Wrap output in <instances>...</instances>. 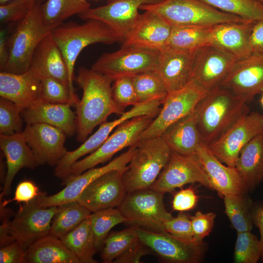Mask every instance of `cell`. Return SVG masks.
Returning a JSON list of instances; mask_svg holds the SVG:
<instances>
[{
    "label": "cell",
    "instance_id": "obj_46",
    "mask_svg": "<svg viewBox=\"0 0 263 263\" xmlns=\"http://www.w3.org/2000/svg\"><path fill=\"white\" fill-rule=\"evenodd\" d=\"M166 232L185 242L196 244L192 230L190 218L183 212L176 217H172L165 224Z\"/></svg>",
    "mask_w": 263,
    "mask_h": 263
},
{
    "label": "cell",
    "instance_id": "obj_20",
    "mask_svg": "<svg viewBox=\"0 0 263 263\" xmlns=\"http://www.w3.org/2000/svg\"><path fill=\"white\" fill-rule=\"evenodd\" d=\"M221 85L247 103L263 92V55L252 53L238 60L221 82Z\"/></svg>",
    "mask_w": 263,
    "mask_h": 263
},
{
    "label": "cell",
    "instance_id": "obj_32",
    "mask_svg": "<svg viewBox=\"0 0 263 263\" xmlns=\"http://www.w3.org/2000/svg\"><path fill=\"white\" fill-rule=\"evenodd\" d=\"M60 239L64 245L78 258L80 263L97 262L94 258L97 251L91 227V215L76 228Z\"/></svg>",
    "mask_w": 263,
    "mask_h": 263
},
{
    "label": "cell",
    "instance_id": "obj_4",
    "mask_svg": "<svg viewBox=\"0 0 263 263\" xmlns=\"http://www.w3.org/2000/svg\"><path fill=\"white\" fill-rule=\"evenodd\" d=\"M139 9L159 14L172 26L211 27L246 20L221 11L202 0H165L156 4H143Z\"/></svg>",
    "mask_w": 263,
    "mask_h": 263
},
{
    "label": "cell",
    "instance_id": "obj_36",
    "mask_svg": "<svg viewBox=\"0 0 263 263\" xmlns=\"http://www.w3.org/2000/svg\"><path fill=\"white\" fill-rule=\"evenodd\" d=\"M223 198L225 212L237 232L251 231L254 224L253 203L246 194L226 195Z\"/></svg>",
    "mask_w": 263,
    "mask_h": 263
},
{
    "label": "cell",
    "instance_id": "obj_42",
    "mask_svg": "<svg viewBox=\"0 0 263 263\" xmlns=\"http://www.w3.org/2000/svg\"><path fill=\"white\" fill-rule=\"evenodd\" d=\"M22 109L11 101L1 97L0 99V133L12 135L21 132Z\"/></svg>",
    "mask_w": 263,
    "mask_h": 263
},
{
    "label": "cell",
    "instance_id": "obj_55",
    "mask_svg": "<svg viewBox=\"0 0 263 263\" xmlns=\"http://www.w3.org/2000/svg\"><path fill=\"white\" fill-rule=\"evenodd\" d=\"M7 29L2 28L0 30V69L4 70L9 59Z\"/></svg>",
    "mask_w": 263,
    "mask_h": 263
},
{
    "label": "cell",
    "instance_id": "obj_34",
    "mask_svg": "<svg viewBox=\"0 0 263 263\" xmlns=\"http://www.w3.org/2000/svg\"><path fill=\"white\" fill-rule=\"evenodd\" d=\"M90 8L86 0H46L39 8L43 23L55 28L70 17L79 15Z\"/></svg>",
    "mask_w": 263,
    "mask_h": 263
},
{
    "label": "cell",
    "instance_id": "obj_22",
    "mask_svg": "<svg viewBox=\"0 0 263 263\" xmlns=\"http://www.w3.org/2000/svg\"><path fill=\"white\" fill-rule=\"evenodd\" d=\"M195 51L164 48L160 51L154 72L169 94L184 88L190 81Z\"/></svg>",
    "mask_w": 263,
    "mask_h": 263
},
{
    "label": "cell",
    "instance_id": "obj_33",
    "mask_svg": "<svg viewBox=\"0 0 263 263\" xmlns=\"http://www.w3.org/2000/svg\"><path fill=\"white\" fill-rule=\"evenodd\" d=\"M212 27L172 26L164 48L193 51L210 45Z\"/></svg>",
    "mask_w": 263,
    "mask_h": 263
},
{
    "label": "cell",
    "instance_id": "obj_35",
    "mask_svg": "<svg viewBox=\"0 0 263 263\" xmlns=\"http://www.w3.org/2000/svg\"><path fill=\"white\" fill-rule=\"evenodd\" d=\"M92 212L77 201L71 202L57 206L51 225L50 234L60 239L70 232Z\"/></svg>",
    "mask_w": 263,
    "mask_h": 263
},
{
    "label": "cell",
    "instance_id": "obj_11",
    "mask_svg": "<svg viewBox=\"0 0 263 263\" xmlns=\"http://www.w3.org/2000/svg\"><path fill=\"white\" fill-rule=\"evenodd\" d=\"M199 183L212 189L197 153L183 155L171 151L168 161L150 188L164 194L185 185Z\"/></svg>",
    "mask_w": 263,
    "mask_h": 263
},
{
    "label": "cell",
    "instance_id": "obj_26",
    "mask_svg": "<svg viewBox=\"0 0 263 263\" xmlns=\"http://www.w3.org/2000/svg\"><path fill=\"white\" fill-rule=\"evenodd\" d=\"M0 95L25 109L41 99V79L29 70L19 74L0 72Z\"/></svg>",
    "mask_w": 263,
    "mask_h": 263
},
{
    "label": "cell",
    "instance_id": "obj_37",
    "mask_svg": "<svg viewBox=\"0 0 263 263\" xmlns=\"http://www.w3.org/2000/svg\"><path fill=\"white\" fill-rule=\"evenodd\" d=\"M202 0L221 11L238 16L246 20L263 19V3L260 0Z\"/></svg>",
    "mask_w": 263,
    "mask_h": 263
},
{
    "label": "cell",
    "instance_id": "obj_18",
    "mask_svg": "<svg viewBox=\"0 0 263 263\" xmlns=\"http://www.w3.org/2000/svg\"><path fill=\"white\" fill-rule=\"evenodd\" d=\"M124 171L113 169L98 177L84 188L76 201L92 213L117 207L126 194L122 179Z\"/></svg>",
    "mask_w": 263,
    "mask_h": 263
},
{
    "label": "cell",
    "instance_id": "obj_14",
    "mask_svg": "<svg viewBox=\"0 0 263 263\" xmlns=\"http://www.w3.org/2000/svg\"><path fill=\"white\" fill-rule=\"evenodd\" d=\"M57 207H41L33 200L20 207L9 224V234L25 250L39 239L50 234Z\"/></svg>",
    "mask_w": 263,
    "mask_h": 263
},
{
    "label": "cell",
    "instance_id": "obj_10",
    "mask_svg": "<svg viewBox=\"0 0 263 263\" xmlns=\"http://www.w3.org/2000/svg\"><path fill=\"white\" fill-rule=\"evenodd\" d=\"M160 51L136 47H121L101 55L91 68L113 80L124 76L154 71Z\"/></svg>",
    "mask_w": 263,
    "mask_h": 263
},
{
    "label": "cell",
    "instance_id": "obj_7",
    "mask_svg": "<svg viewBox=\"0 0 263 263\" xmlns=\"http://www.w3.org/2000/svg\"><path fill=\"white\" fill-rule=\"evenodd\" d=\"M163 195L150 188L129 192L117 208L128 220L127 223L165 232V223L173 216L165 208Z\"/></svg>",
    "mask_w": 263,
    "mask_h": 263
},
{
    "label": "cell",
    "instance_id": "obj_43",
    "mask_svg": "<svg viewBox=\"0 0 263 263\" xmlns=\"http://www.w3.org/2000/svg\"><path fill=\"white\" fill-rule=\"evenodd\" d=\"M41 98L53 104H75L69 87L51 77L41 79Z\"/></svg>",
    "mask_w": 263,
    "mask_h": 263
},
{
    "label": "cell",
    "instance_id": "obj_30",
    "mask_svg": "<svg viewBox=\"0 0 263 263\" xmlns=\"http://www.w3.org/2000/svg\"><path fill=\"white\" fill-rule=\"evenodd\" d=\"M235 168L247 192L253 191L263 181V132L242 149Z\"/></svg>",
    "mask_w": 263,
    "mask_h": 263
},
{
    "label": "cell",
    "instance_id": "obj_38",
    "mask_svg": "<svg viewBox=\"0 0 263 263\" xmlns=\"http://www.w3.org/2000/svg\"><path fill=\"white\" fill-rule=\"evenodd\" d=\"M91 227L93 233L94 244L97 251L101 250L104 241L110 230L116 225L128 223L117 208H107L91 214Z\"/></svg>",
    "mask_w": 263,
    "mask_h": 263
},
{
    "label": "cell",
    "instance_id": "obj_13",
    "mask_svg": "<svg viewBox=\"0 0 263 263\" xmlns=\"http://www.w3.org/2000/svg\"><path fill=\"white\" fill-rule=\"evenodd\" d=\"M136 149L135 146L130 147L127 151L103 167H94L79 175L67 177L62 180V184L65 186L63 189L51 196L42 192L34 199V202L39 207H49L76 201L84 188L98 177L113 169L125 170Z\"/></svg>",
    "mask_w": 263,
    "mask_h": 263
},
{
    "label": "cell",
    "instance_id": "obj_6",
    "mask_svg": "<svg viewBox=\"0 0 263 263\" xmlns=\"http://www.w3.org/2000/svg\"><path fill=\"white\" fill-rule=\"evenodd\" d=\"M40 3L38 0L8 37L9 59L2 72L18 74L27 72L38 45L54 29L43 23L40 12Z\"/></svg>",
    "mask_w": 263,
    "mask_h": 263
},
{
    "label": "cell",
    "instance_id": "obj_9",
    "mask_svg": "<svg viewBox=\"0 0 263 263\" xmlns=\"http://www.w3.org/2000/svg\"><path fill=\"white\" fill-rule=\"evenodd\" d=\"M207 93L190 80L184 88L168 94L162 102L163 106L158 114L141 133L136 145L147 139L161 136L170 125L192 113Z\"/></svg>",
    "mask_w": 263,
    "mask_h": 263
},
{
    "label": "cell",
    "instance_id": "obj_25",
    "mask_svg": "<svg viewBox=\"0 0 263 263\" xmlns=\"http://www.w3.org/2000/svg\"><path fill=\"white\" fill-rule=\"evenodd\" d=\"M0 148L6 159L7 173L0 194V200L11 193V185L17 172L24 168L38 166L36 158L22 132L0 135Z\"/></svg>",
    "mask_w": 263,
    "mask_h": 263
},
{
    "label": "cell",
    "instance_id": "obj_29",
    "mask_svg": "<svg viewBox=\"0 0 263 263\" xmlns=\"http://www.w3.org/2000/svg\"><path fill=\"white\" fill-rule=\"evenodd\" d=\"M172 151L183 155L196 153L202 142L194 111L168 127L161 135Z\"/></svg>",
    "mask_w": 263,
    "mask_h": 263
},
{
    "label": "cell",
    "instance_id": "obj_53",
    "mask_svg": "<svg viewBox=\"0 0 263 263\" xmlns=\"http://www.w3.org/2000/svg\"><path fill=\"white\" fill-rule=\"evenodd\" d=\"M250 42L252 53L263 55V19L255 23Z\"/></svg>",
    "mask_w": 263,
    "mask_h": 263
},
{
    "label": "cell",
    "instance_id": "obj_58",
    "mask_svg": "<svg viewBox=\"0 0 263 263\" xmlns=\"http://www.w3.org/2000/svg\"><path fill=\"white\" fill-rule=\"evenodd\" d=\"M261 0V1H262V2L263 3V0Z\"/></svg>",
    "mask_w": 263,
    "mask_h": 263
},
{
    "label": "cell",
    "instance_id": "obj_56",
    "mask_svg": "<svg viewBox=\"0 0 263 263\" xmlns=\"http://www.w3.org/2000/svg\"><path fill=\"white\" fill-rule=\"evenodd\" d=\"M14 0H0V5L4 4H5L6 3H8L9 2L14 1Z\"/></svg>",
    "mask_w": 263,
    "mask_h": 263
},
{
    "label": "cell",
    "instance_id": "obj_39",
    "mask_svg": "<svg viewBox=\"0 0 263 263\" xmlns=\"http://www.w3.org/2000/svg\"><path fill=\"white\" fill-rule=\"evenodd\" d=\"M132 80L138 103L159 100L162 104L169 94L164 84L154 71L134 75Z\"/></svg>",
    "mask_w": 263,
    "mask_h": 263
},
{
    "label": "cell",
    "instance_id": "obj_50",
    "mask_svg": "<svg viewBox=\"0 0 263 263\" xmlns=\"http://www.w3.org/2000/svg\"><path fill=\"white\" fill-rule=\"evenodd\" d=\"M151 253L152 252L151 250L139 239L136 243L118 256L113 263H141L140 259L142 256Z\"/></svg>",
    "mask_w": 263,
    "mask_h": 263
},
{
    "label": "cell",
    "instance_id": "obj_3",
    "mask_svg": "<svg viewBox=\"0 0 263 263\" xmlns=\"http://www.w3.org/2000/svg\"><path fill=\"white\" fill-rule=\"evenodd\" d=\"M82 24L63 23L54 28L51 35L59 48L67 66L69 89L76 104L79 98L75 93L74 67L81 51L90 45L101 43L112 44L120 41L115 33L100 21L90 19Z\"/></svg>",
    "mask_w": 263,
    "mask_h": 263
},
{
    "label": "cell",
    "instance_id": "obj_40",
    "mask_svg": "<svg viewBox=\"0 0 263 263\" xmlns=\"http://www.w3.org/2000/svg\"><path fill=\"white\" fill-rule=\"evenodd\" d=\"M139 240L135 227L110 232L105 240L101 252L104 263H113L120 254Z\"/></svg>",
    "mask_w": 263,
    "mask_h": 263
},
{
    "label": "cell",
    "instance_id": "obj_21",
    "mask_svg": "<svg viewBox=\"0 0 263 263\" xmlns=\"http://www.w3.org/2000/svg\"><path fill=\"white\" fill-rule=\"evenodd\" d=\"M172 26L159 14L149 10L138 21L122 42V47H136L161 51L170 37Z\"/></svg>",
    "mask_w": 263,
    "mask_h": 263
},
{
    "label": "cell",
    "instance_id": "obj_59",
    "mask_svg": "<svg viewBox=\"0 0 263 263\" xmlns=\"http://www.w3.org/2000/svg\"><path fill=\"white\" fill-rule=\"evenodd\" d=\"M41 1L42 0H40Z\"/></svg>",
    "mask_w": 263,
    "mask_h": 263
},
{
    "label": "cell",
    "instance_id": "obj_2",
    "mask_svg": "<svg viewBox=\"0 0 263 263\" xmlns=\"http://www.w3.org/2000/svg\"><path fill=\"white\" fill-rule=\"evenodd\" d=\"M247 104L221 85L208 91L195 108L202 142L209 145L239 119L249 113Z\"/></svg>",
    "mask_w": 263,
    "mask_h": 263
},
{
    "label": "cell",
    "instance_id": "obj_5",
    "mask_svg": "<svg viewBox=\"0 0 263 263\" xmlns=\"http://www.w3.org/2000/svg\"><path fill=\"white\" fill-rule=\"evenodd\" d=\"M122 179L126 193L150 188L168 161L171 150L161 136L139 142Z\"/></svg>",
    "mask_w": 263,
    "mask_h": 263
},
{
    "label": "cell",
    "instance_id": "obj_31",
    "mask_svg": "<svg viewBox=\"0 0 263 263\" xmlns=\"http://www.w3.org/2000/svg\"><path fill=\"white\" fill-rule=\"evenodd\" d=\"M26 263H80L60 239L48 234L30 245L25 251Z\"/></svg>",
    "mask_w": 263,
    "mask_h": 263
},
{
    "label": "cell",
    "instance_id": "obj_24",
    "mask_svg": "<svg viewBox=\"0 0 263 263\" xmlns=\"http://www.w3.org/2000/svg\"><path fill=\"white\" fill-rule=\"evenodd\" d=\"M256 21L223 23L212 27L210 45L231 55L238 60L252 54L251 35Z\"/></svg>",
    "mask_w": 263,
    "mask_h": 263
},
{
    "label": "cell",
    "instance_id": "obj_51",
    "mask_svg": "<svg viewBox=\"0 0 263 263\" xmlns=\"http://www.w3.org/2000/svg\"><path fill=\"white\" fill-rule=\"evenodd\" d=\"M25 250L17 242L3 246L0 250V263H24Z\"/></svg>",
    "mask_w": 263,
    "mask_h": 263
},
{
    "label": "cell",
    "instance_id": "obj_1",
    "mask_svg": "<svg viewBox=\"0 0 263 263\" xmlns=\"http://www.w3.org/2000/svg\"><path fill=\"white\" fill-rule=\"evenodd\" d=\"M75 80L82 90L81 99L75 105L76 139L82 142L110 115H121L124 109L113 98L111 84L113 80L108 76L92 68L80 67Z\"/></svg>",
    "mask_w": 263,
    "mask_h": 263
},
{
    "label": "cell",
    "instance_id": "obj_44",
    "mask_svg": "<svg viewBox=\"0 0 263 263\" xmlns=\"http://www.w3.org/2000/svg\"><path fill=\"white\" fill-rule=\"evenodd\" d=\"M112 86L113 98L115 103L123 109L129 106L138 104L132 76H124L113 80Z\"/></svg>",
    "mask_w": 263,
    "mask_h": 263
},
{
    "label": "cell",
    "instance_id": "obj_17",
    "mask_svg": "<svg viewBox=\"0 0 263 263\" xmlns=\"http://www.w3.org/2000/svg\"><path fill=\"white\" fill-rule=\"evenodd\" d=\"M237 60L215 46L201 47L194 52L190 80L208 92L220 84Z\"/></svg>",
    "mask_w": 263,
    "mask_h": 263
},
{
    "label": "cell",
    "instance_id": "obj_48",
    "mask_svg": "<svg viewBox=\"0 0 263 263\" xmlns=\"http://www.w3.org/2000/svg\"><path fill=\"white\" fill-rule=\"evenodd\" d=\"M41 192L33 182L30 180H24L19 183L17 186L14 198L8 200H5L2 203L0 202V205L6 207L12 201H16L17 203L28 204Z\"/></svg>",
    "mask_w": 263,
    "mask_h": 263
},
{
    "label": "cell",
    "instance_id": "obj_28",
    "mask_svg": "<svg viewBox=\"0 0 263 263\" xmlns=\"http://www.w3.org/2000/svg\"><path fill=\"white\" fill-rule=\"evenodd\" d=\"M68 104H53L41 98L32 106L24 109L21 116L26 124L43 123L63 131L66 136L76 132V115Z\"/></svg>",
    "mask_w": 263,
    "mask_h": 263
},
{
    "label": "cell",
    "instance_id": "obj_49",
    "mask_svg": "<svg viewBox=\"0 0 263 263\" xmlns=\"http://www.w3.org/2000/svg\"><path fill=\"white\" fill-rule=\"evenodd\" d=\"M198 197L193 188L182 189L174 196L172 207L175 211L184 212L192 209L196 205Z\"/></svg>",
    "mask_w": 263,
    "mask_h": 263
},
{
    "label": "cell",
    "instance_id": "obj_57",
    "mask_svg": "<svg viewBox=\"0 0 263 263\" xmlns=\"http://www.w3.org/2000/svg\"><path fill=\"white\" fill-rule=\"evenodd\" d=\"M260 101L262 107L263 108V92L262 93V96L260 98Z\"/></svg>",
    "mask_w": 263,
    "mask_h": 263
},
{
    "label": "cell",
    "instance_id": "obj_15",
    "mask_svg": "<svg viewBox=\"0 0 263 263\" xmlns=\"http://www.w3.org/2000/svg\"><path fill=\"white\" fill-rule=\"evenodd\" d=\"M165 0H108L106 5L90 8L78 15L85 20L93 19L109 26L122 42L138 21V10L143 4L160 3Z\"/></svg>",
    "mask_w": 263,
    "mask_h": 263
},
{
    "label": "cell",
    "instance_id": "obj_41",
    "mask_svg": "<svg viewBox=\"0 0 263 263\" xmlns=\"http://www.w3.org/2000/svg\"><path fill=\"white\" fill-rule=\"evenodd\" d=\"M260 239L251 231L237 233L234 261L236 263H256L261 258Z\"/></svg>",
    "mask_w": 263,
    "mask_h": 263
},
{
    "label": "cell",
    "instance_id": "obj_45",
    "mask_svg": "<svg viewBox=\"0 0 263 263\" xmlns=\"http://www.w3.org/2000/svg\"><path fill=\"white\" fill-rule=\"evenodd\" d=\"M38 0H16L0 5V22L6 23L20 21L28 15Z\"/></svg>",
    "mask_w": 263,
    "mask_h": 263
},
{
    "label": "cell",
    "instance_id": "obj_54",
    "mask_svg": "<svg viewBox=\"0 0 263 263\" xmlns=\"http://www.w3.org/2000/svg\"><path fill=\"white\" fill-rule=\"evenodd\" d=\"M252 214L254 224L258 227L260 231V241L262 247L261 259L263 262V204L261 203L253 204Z\"/></svg>",
    "mask_w": 263,
    "mask_h": 263
},
{
    "label": "cell",
    "instance_id": "obj_8",
    "mask_svg": "<svg viewBox=\"0 0 263 263\" xmlns=\"http://www.w3.org/2000/svg\"><path fill=\"white\" fill-rule=\"evenodd\" d=\"M153 118L149 115L136 116L118 125L96 150L84 159L75 162L65 179L79 175L100 163H105L122 149L135 146L139 136Z\"/></svg>",
    "mask_w": 263,
    "mask_h": 263
},
{
    "label": "cell",
    "instance_id": "obj_16",
    "mask_svg": "<svg viewBox=\"0 0 263 263\" xmlns=\"http://www.w3.org/2000/svg\"><path fill=\"white\" fill-rule=\"evenodd\" d=\"M134 227L140 240L151 250L152 253L167 262L195 263L202 259L203 244L188 243L166 231L157 232Z\"/></svg>",
    "mask_w": 263,
    "mask_h": 263
},
{
    "label": "cell",
    "instance_id": "obj_47",
    "mask_svg": "<svg viewBox=\"0 0 263 263\" xmlns=\"http://www.w3.org/2000/svg\"><path fill=\"white\" fill-rule=\"evenodd\" d=\"M216 217L213 212L204 213L197 211L190 217L192 230L195 241L203 244V240L210 233Z\"/></svg>",
    "mask_w": 263,
    "mask_h": 263
},
{
    "label": "cell",
    "instance_id": "obj_52",
    "mask_svg": "<svg viewBox=\"0 0 263 263\" xmlns=\"http://www.w3.org/2000/svg\"><path fill=\"white\" fill-rule=\"evenodd\" d=\"M13 214L12 211L0 205V248L7 245L13 241L9 234L10 218Z\"/></svg>",
    "mask_w": 263,
    "mask_h": 263
},
{
    "label": "cell",
    "instance_id": "obj_12",
    "mask_svg": "<svg viewBox=\"0 0 263 263\" xmlns=\"http://www.w3.org/2000/svg\"><path fill=\"white\" fill-rule=\"evenodd\" d=\"M263 132V114L250 112L236 122L217 140L207 146L223 163L235 167L241 151L253 137Z\"/></svg>",
    "mask_w": 263,
    "mask_h": 263
},
{
    "label": "cell",
    "instance_id": "obj_19",
    "mask_svg": "<svg viewBox=\"0 0 263 263\" xmlns=\"http://www.w3.org/2000/svg\"><path fill=\"white\" fill-rule=\"evenodd\" d=\"M38 166H56L67 152V136L60 129L43 123L26 124L22 132Z\"/></svg>",
    "mask_w": 263,
    "mask_h": 263
},
{
    "label": "cell",
    "instance_id": "obj_27",
    "mask_svg": "<svg viewBox=\"0 0 263 263\" xmlns=\"http://www.w3.org/2000/svg\"><path fill=\"white\" fill-rule=\"evenodd\" d=\"M40 79H56L69 88L68 72L61 52L51 33L44 37L36 48L29 70Z\"/></svg>",
    "mask_w": 263,
    "mask_h": 263
},
{
    "label": "cell",
    "instance_id": "obj_23",
    "mask_svg": "<svg viewBox=\"0 0 263 263\" xmlns=\"http://www.w3.org/2000/svg\"><path fill=\"white\" fill-rule=\"evenodd\" d=\"M196 153L209 178L212 189L223 197L246 194L245 185L235 167L223 164L203 142L198 147Z\"/></svg>",
    "mask_w": 263,
    "mask_h": 263
}]
</instances>
